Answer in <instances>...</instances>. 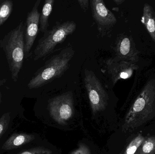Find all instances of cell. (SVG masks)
<instances>
[{
	"instance_id": "obj_1",
	"label": "cell",
	"mask_w": 155,
	"mask_h": 154,
	"mask_svg": "<svg viewBox=\"0 0 155 154\" xmlns=\"http://www.w3.org/2000/svg\"><path fill=\"white\" fill-rule=\"evenodd\" d=\"M155 117V80L147 82L125 118L123 131L132 132Z\"/></svg>"
},
{
	"instance_id": "obj_2",
	"label": "cell",
	"mask_w": 155,
	"mask_h": 154,
	"mask_svg": "<svg viewBox=\"0 0 155 154\" xmlns=\"http://www.w3.org/2000/svg\"><path fill=\"white\" fill-rule=\"evenodd\" d=\"M25 26L21 21L0 41V47L5 54L12 79L18 80L25 56Z\"/></svg>"
},
{
	"instance_id": "obj_3",
	"label": "cell",
	"mask_w": 155,
	"mask_h": 154,
	"mask_svg": "<svg viewBox=\"0 0 155 154\" xmlns=\"http://www.w3.org/2000/svg\"><path fill=\"white\" fill-rule=\"evenodd\" d=\"M74 54L73 48L67 47L53 56L35 72L28 82V87L30 89L39 88L61 77L69 68Z\"/></svg>"
},
{
	"instance_id": "obj_4",
	"label": "cell",
	"mask_w": 155,
	"mask_h": 154,
	"mask_svg": "<svg viewBox=\"0 0 155 154\" xmlns=\"http://www.w3.org/2000/svg\"><path fill=\"white\" fill-rule=\"evenodd\" d=\"M76 28V23L72 21L57 23L51 29L44 33L38 41L34 51V60L43 58L52 53L56 46L74 33Z\"/></svg>"
},
{
	"instance_id": "obj_5",
	"label": "cell",
	"mask_w": 155,
	"mask_h": 154,
	"mask_svg": "<svg viewBox=\"0 0 155 154\" xmlns=\"http://www.w3.org/2000/svg\"><path fill=\"white\" fill-rule=\"evenodd\" d=\"M84 82L92 114L95 115L98 112L104 110L108 105V95L93 71H85Z\"/></svg>"
},
{
	"instance_id": "obj_6",
	"label": "cell",
	"mask_w": 155,
	"mask_h": 154,
	"mask_svg": "<svg viewBox=\"0 0 155 154\" xmlns=\"http://www.w3.org/2000/svg\"><path fill=\"white\" fill-rule=\"evenodd\" d=\"M48 108L52 118L59 124H65L74 114L72 93L66 92L50 99Z\"/></svg>"
},
{
	"instance_id": "obj_7",
	"label": "cell",
	"mask_w": 155,
	"mask_h": 154,
	"mask_svg": "<svg viewBox=\"0 0 155 154\" xmlns=\"http://www.w3.org/2000/svg\"><path fill=\"white\" fill-rule=\"evenodd\" d=\"M106 68L114 85L119 80L132 77L134 71L138 68L135 63L122 60L116 57L107 60Z\"/></svg>"
},
{
	"instance_id": "obj_8",
	"label": "cell",
	"mask_w": 155,
	"mask_h": 154,
	"mask_svg": "<svg viewBox=\"0 0 155 154\" xmlns=\"http://www.w3.org/2000/svg\"><path fill=\"white\" fill-rule=\"evenodd\" d=\"M41 0H37L26 17L25 28V53L26 57L29 55L33 46L39 31L40 14L38 7Z\"/></svg>"
},
{
	"instance_id": "obj_9",
	"label": "cell",
	"mask_w": 155,
	"mask_h": 154,
	"mask_svg": "<svg viewBox=\"0 0 155 154\" xmlns=\"http://www.w3.org/2000/svg\"><path fill=\"white\" fill-rule=\"evenodd\" d=\"M114 50L116 57L122 60L136 63L139 59V51L130 36L119 35L116 42Z\"/></svg>"
},
{
	"instance_id": "obj_10",
	"label": "cell",
	"mask_w": 155,
	"mask_h": 154,
	"mask_svg": "<svg viewBox=\"0 0 155 154\" xmlns=\"http://www.w3.org/2000/svg\"><path fill=\"white\" fill-rule=\"evenodd\" d=\"M92 15L94 20L100 27H111L117 22L114 14L106 6L103 0L90 1Z\"/></svg>"
},
{
	"instance_id": "obj_11",
	"label": "cell",
	"mask_w": 155,
	"mask_h": 154,
	"mask_svg": "<svg viewBox=\"0 0 155 154\" xmlns=\"http://www.w3.org/2000/svg\"><path fill=\"white\" fill-rule=\"evenodd\" d=\"M34 135L25 133H15L5 142L2 149L5 151L12 150L20 148L34 140Z\"/></svg>"
},
{
	"instance_id": "obj_12",
	"label": "cell",
	"mask_w": 155,
	"mask_h": 154,
	"mask_svg": "<svg viewBox=\"0 0 155 154\" xmlns=\"http://www.w3.org/2000/svg\"><path fill=\"white\" fill-rule=\"evenodd\" d=\"M142 21L155 42V12L150 5H144Z\"/></svg>"
},
{
	"instance_id": "obj_13",
	"label": "cell",
	"mask_w": 155,
	"mask_h": 154,
	"mask_svg": "<svg viewBox=\"0 0 155 154\" xmlns=\"http://www.w3.org/2000/svg\"><path fill=\"white\" fill-rule=\"evenodd\" d=\"M54 2V0H46L43 6L40 14V25L41 31L43 33L48 30L49 17L52 11Z\"/></svg>"
},
{
	"instance_id": "obj_14",
	"label": "cell",
	"mask_w": 155,
	"mask_h": 154,
	"mask_svg": "<svg viewBox=\"0 0 155 154\" xmlns=\"http://www.w3.org/2000/svg\"><path fill=\"white\" fill-rule=\"evenodd\" d=\"M13 3L11 0L0 1V26L7 20L12 14Z\"/></svg>"
},
{
	"instance_id": "obj_15",
	"label": "cell",
	"mask_w": 155,
	"mask_h": 154,
	"mask_svg": "<svg viewBox=\"0 0 155 154\" xmlns=\"http://www.w3.org/2000/svg\"><path fill=\"white\" fill-rule=\"evenodd\" d=\"M135 154H155V136L145 139Z\"/></svg>"
},
{
	"instance_id": "obj_16",
	"label": "cell",
	"mask_w": 155,
	"mask_h": 154,
	"mask_svg": "<svg viewBox=\"0 0 155 154\" xmlns=\"http://www.w3.org/2000/svg\"><path fill=\"white\" fill-rule=\"evenodd\" d=\"M145 140V138L142 135V134L137 135L129 143L123 154H135L137 149L141 146Z\"/></svg>"
},
{
	"instance_id": "obj_17",
	"label": "cell",
	"mask_w": 155,
	"mask_h": 154,
	"mask_svg": "<svg viewBox=\"0 0 155 154\" xmlns=\"http://www.w3.org/2000/svg\"><path fill=\"white\" fill-rule=\"evenodd\" d=\"M11 121V113L3 114L0 117V139L6 132Z\"/></svg>"
},
{
	"instance_id": "obj_18",
	"label": "cell",
	"mask_w": 155,
	"mask_h": 154,
	"mask_svg": "<svg viewBox=\"0 0 155 154\" xmlns=\"http://www.w3.org/2000/svg\"><path fill=\"white\" fill-rule=\"evenodd\" d=\"M17 154H52V152L44 147H38L25 150Z\"/></svg>"
},
{
	"instance_id": "obj_19",
	"label": "cell",
	"mask_w": 155,
	"mask_h": 154,
	"mask_svg": "<svg viewBox=\"0 0 155 154\" xmlns=\"http://www.w3.org/2000/svg\"><path fill=\"white\" fill-rule=\"evenodd\" d=\"M71 154H91V151L87 145L81 143L78 148L73 151Z\"/></svg>"
},
{
	"instance_id": "obj_20",
	"label": "cell",
	"mask_w": 155,
	"mask_h": 154,
	"mask_svg": "<svg viewBox=\"0 0 155 154\" xmlns=\"http://www.w3.org/2000/svg\"><path fill=\"white\" fill-rule=\"evenodd\" d=\"M78 2L82 10L86 12L88 9L89 1L88 0H78Z\"/></svg>"
},
{
	"instance_id": "obj_21",
	"label": "cell",
	"mask_w": 155,
	"mask_h": 154,
	"mask_svg": "<svg viewBox=\"0 0 155 154\" xmlns=\"http://www.w3.org/2000/svg\"><path fill=\"white\" fill-rule=\"evenodd\" d=\"M125 1L124 0H114V2L117 5H121V4L123 3Z\"/></svg>"
},
{
	"instance_id": "obj_22",
	"label": "cell",
	"mask_w": 155,
	"mask_h": 154,
	"mask_svg": "<svg viewBox=\"0 0 155 154\" xmlns=\"http://www.w3.org/2000/svg\"><path fill=\"white\" fill-rule=\"evenodd\" d=\"M2 93H1V89H0V104H1V103H2Z\"/></svg>"
}]
</instances>
